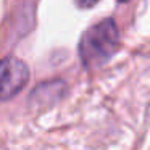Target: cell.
<instances>
[{
    "mask_svg": "<svg viewBox=\"0 0 150 150\" xmlns=\"http://www.w3.org/2000/svg\"><path fill=\"white\" fill-rule=\"evenodd\" d=\"M118 28L111 18L89 28L79 40V57L86 68H95L115 53L118 45Z\"/></svg>",
    "mask_w": 150,
    "mask_h": 150,
    "instance_id": "1",
    "label": "cell"
},
{
    "mask_svg": "<svg viewBox=\"0 0 150 150\" xmlns=\"http://www.w3.org/2000/svg\"><path fill=\"white\" fill-rule=\"evenodd\" d=\"M29 81V69L21 60L7 57L0 60V102L18 95Z\"/></svg>",
    "mask_w": 150,
    "mask_h": 150,
    "instance_id": "2",
    "label": "cell"
},
{
    "mask_svg": "<svg viewBox=\"0 0 150 150\" xmlns=\"http://www.w3.org/2000/svg\"><path fill=\"white\" fill-rule=\"evenodd\" d=\"M97 2L98 0H76V4H78L81 8H91V7H94Z\"/></svg>",
    "mask_w": 150,
    "mask_h": 150,
    "instance_id": "3",
    "label": "cell"
},
{
    "mask_svg": "<svg viewBox=\"0 0 150 150\" xmlns=\"http://www.w3.org/2000/svg\"><path fill=\"white\" fill-rule=\"evenodd\" d=\"M120 2H127V0H120Z\"/></svg>",
    "mask_w": 150,
    "mask_h": 150,
    "instance_id": "4",
    "label": "cell"
}]
</instances>
